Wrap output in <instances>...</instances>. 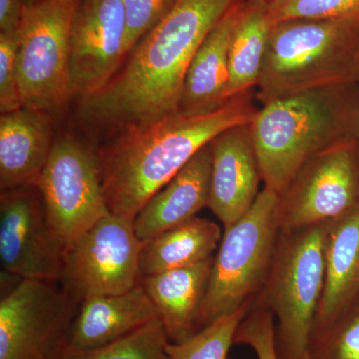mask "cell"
<instances>
[{"instance_id": "obj_1", "label": "cell", "mask_w": 359, "mask_h": 359, "mask_svg": "<svg viewBox=\"0 0 359 359\" xmlns=\"http://www.w3.org/2000/svg\"><path fill=\"white\" fill-rule=\"evenodd\" d=\"M243 0H179L103 88L77 101L80 124L104 140L178 112L187 70L215 26Z\"/></svg>"}, {"instance_id": "obj_2", "label": "cell", "mask_w": 359, "mask_h": 359, "mask_svg": "<svg viewBox=\"0 0 359 359\" xmlns=\"http://www.w3.org/2000/svg\"><path fill=\"white\" fill-rule=\"evenodd\" d=\"M254 91L210 114L175 112L106 139L95 151L111 214L134 221L198 151L224 130L249 123L257 110Z\"/></svg>"}, {"instance_id": "obj_3", "label": "cell", "mask_w": 359, "mask_h": 359, "mask_svg": "<svg viewBox=\"0 0 359 359\" xmlns=\"http://www.w3.org/2000/svg\"><path fill=\"white\" fill-rule=\"evenodd\" d=\"M250 126L264 187L280 195L309 161L359 138L358 82L264 104Z\"/></svg>"}, {"instance_id": "obj_4", "label": "cell", "mask_w": 359, "mask_h": 359, "mask_svg": "<svg viewBox=\"0 0 359 359\" xmlns=\"http://www.w3.org/2000/svg\"><path fill=\"white\" fill-rule=\"evenodd\" d=\"M359 21L292 18L273 25L255 93L262 105L359 79Z\"/></svg>"}, {"instance_id": "obj_5", "label": "cell", "mask_w": 359, "mask_h": 359, "mask_svg": "<svg viewBox=\"0 0 359 359\" xmlns=\"http://www.w3.org/2000/svg\"><path fill=\"white\" fill-rule=\"evenodd\" d=\"M328 223L280 231L275 257L252 306L275 316L280 359H311V340L325 273Z\"/></svg>"}, {"instance_id": "obj_6", "label": "cell", "mask_w": 359, "mask_h": 359, "mask_svg": "<svg viewBox=\"0 0 359 359\" xmlns=\"http://www.w3.org/2000/svg\"><path fill=\"white\" fill-rule=\"evenodd\" d=\"M278 194L264 187L249 212L224 229L214 257L198 330L254 304L263 289L280 233Z\"/></svg>"}, {"instance_id": "obj_7", "label": "cell", "mask_w": 359, "mask_h": 359, "mask_svg": "<svg viewBox=\"0 0 359 359\" xmlns=\"http://www.w3.org/2000/svg\"><path fill=\"white\" fill-rule=\"evenodd\" d=\"M77 0H43L25 7L18 32V77L22 107L54 115L72 100L70 25Z\"/></svg>"}, {"instance_id": "obj_8", "label": "cell", "mask_w": 359, "mask_h": 359, "mask_svg": "<svg viewBox=\"0 0 359 359\" xmlns=\"http://www.w3.org/2000/svg\"><path fill=\"white\" fill-rule=\"evenodd\" d=\"M79 304L59 282L20 280L0 301V359H65Z\"/></svg>"}, {"instance_id": "obj_9", "label": "cell", "mask_w": 359, "mask_h": 359, "mask_svg": "<svg viewBox=\"0 0 359 359\" xmlns=\"http://www.w3.org/2000/svg\"><path fill=\"white\" fill-rule=\"evenodd\" d=\"M54 235L65 249L110 214L95 149L76 137H57L36 186Z\"/></svg>"}, {"instance_id": "obj_10", "label": "cell", "mask_w": 359, "mask_h": 359, "mask_svg": "<svg viewBox=\"0 0 359 359\" xmlns=\"http://www.w3.org/2000/svg\"><path fill=\"white\" fill-rule=\"evenodd\" d=\"M141 247L134 221L110 212L68 245L59 283L79 304L128 292L140 283Z\"/></svg>"}, {"instance_id": "obj_11", "label": "cell", "mask_w": 359, "mask_h": 359, "mask_svg": "<svg viewBox=\"0 0 359 359\" xmlns=\"http://www.w3.org/2000/svg\"><path fill=\"white\" fill-rule=\"evenodd\" d=\"M280 231L330 223L359 208V138L309 161L278 195Z\"/></svg>"}, {"instance_id": "obj_12", "label": "cell", "mask_w": 359, "mask_h": 359, "mask_svg": "<svg viewBox=\"0 0 359 359\" xmlns=\"http://www.w3.org/2000/svg\"><path fill=\"white\" fill-rule=\"evenodd\" d=\"M65 255L37 187L1 191L0 261L4 273L20 280L59 282Z\"/></svg>"}, {"instance_id": "obj_13", "label": "cell", "mask_w": 359, "mask_h": 359, "mask_svg": "<svg viewBox=\"0 0 359 359\" xmlns=\"http://www.w3.org/2000/svg\"><path fill=\"white\" fill-rule=\"evenodd\" d=\"M126 11L121 0H77L70 25L72 99L103 88L126 57Z\"/></svg>"}, {"instance_id": "obj_14", "label": "cell", "mask_w": 359, "mask_h": 359, "mask_svg": "<svg viewBox=\"0 0 359 359\" xmlns=\"http://www.w3.org/2000/svg\"><path fill=\"white\" fill-rule=\"evenodd\" d=\"M249 123L224 130L211 142L209 207L226 229L256 202L263 182Z\"/></svg>"}, {"instance_id": "obj_15", "label": "cell", "mask_w": 359, "mask_h": 359, "mask_svg": "<svg viewBox=\"0 0 359 359\" xmlns=\"http://www.w3.org/2000/svg\"><path fill=\"white\" fill-rule=\"evenodd\" d=\"M53 115L21 107L0 116V190L36 186L55 143Z\"/></svg>"}, {"instance_id": "obj_16", "label": "cell", "mask_w": 359, "mask_h": 359, "mask_svg": "<svg viewBox=\"0 0 359 359\" xmlns=\"http://www.w3.org/2000/svg\"><path fill=\"white\" fill-rule=\"evenodd\" d=\"M211 142L198 151L138 212L134 219V230L141 243L185 223L196 217L201 210L209 207Z\"/></svg>"}, {"instance_id": "obj_17", "label": "cell", "mask_w": 359, "mask_h": 359, "mask_svg": "<svg viewBox=\"0 0 359 359\" xmlns=\"http://www.w3.org/2000/svg\"><path fill=\"white\" fill-rule=\"evenodd\" d=\"M158 318L152 301L137 285L118 294L84 299L71 328L70 351H86L122 339Z\"/></svg>"}, {"instance_id": "obj_18", "label": "cell", "mask_w": 359, "mask_h": 359, "mask_svg": "<svg viewBox=\"0 0 359 359\" xmlns=\"http://www.w3.org/2000/svg\"><path fill=\"white\" fill-rule=\"evenodd\" d=\"M214 257L186 268L141 276L170 342L183 341L198 332Z\"/></svg>"}, {"instance_id": "obj_19", "label": "cell", "mask_w": 359, "mask_h": 359, "mask_svg": "<svg viewBox=\"0 0 359 359\" xmlns=\"http://www.w3.org/2000/svg\"><path fill=\"white\" fill-rule=\"evenodd\" d=\"M358 297L359 208L328 223L325 287L313 334L330 327Z\"/></svg>"}, {"instance_id": "obj_20", "label": "cell", "mask_w": 359, "mask_h": 359, "mask_svg": "<svg viewBox=\"0 0 359 359\" xmlns=\"http://www.w3.org/2000/svg\"><path fill=\"white\" fill-rule=\"evenodd\" d=\"M240 4L215 26L191 61L180 101L181 114H210L231 100L228 96L229 50Z\"/></svg>"}, {"instance_id": "obj_21", "label": "cell", "mask_w": 359, "mask_h": 359, "mask_svg": "<svg viewBox=\"0 0 359 359\" xmlns=\"http://www.w3.org/2000/svg\"><path fill=\"white\" fill-rule=\"evenodd\" d=\"M222 238L218 224L194 217L142 243L141 276H154L204 262L215 256Z\"/></svg>"}, {"instance_id": "obj_22", "label": "cell", "mask_w": 359, "mask_h": 359, "mask_svg": "<svg viewBox=\"0 0 359 359\" xmlns=\"http://www.w3.org/2000/svg\"><path fill=\"white\" fill-rule=\"evenodd\" d=\"M273 25L269 18V2H241L229 50V98L256 89Z\"/></svg>"}, {"instance_id": "obj_23", "label": "cell", "mask_w": 359, "mask_h": 359, "mask_svg": "<svg viewBox=\"0 0 359 359\" xmlns=\"http://www.w3.org/2000/svg\"><path fill=\"white\" fill-rule=\"evenodd\" d=\"M252 304L219 318L196 334L180 342H169L170 359H228L236 332Z\"/></svg>"}, {"instance_id": "obj_24", "label": "cell", "mask_w": 359, "mask_h": 359, "mask_svg": "<svg viewBox=\"0 0 359 359\" xmlns=\"http://www.w3.org/2000/svg\"><path fill=\"white\" fill-rule=\"evenodd\" d=\"M164 327L156 318L136 332L105 346L69 351L65 359H170Z\"/></svg>"}, {"instance_id": "obj_25", "label": "cell", "mask_w": 359, "mask_h": 359, "mask_svg": "<svg viewBox=\"0 0 359 359\" xmlns=\"http://www.w3.org/2000/svg\"><path fill=\"white\" fill-rule=\"evenodd\" d=\"M311 359H359V297L325 330L313 334Z\"/></svg>"}, {"instance_id": "obj_26", "label": "cell", "mask_w": 359, "mask_h": 359, "mask_svg": "<svg viewBox=\"0 0 359 359\" xmlns=\"http://www.w3.org/2000/svg\"><path fill=\"white\" fill-rule=\"evenodd\" d=\"M269 11L273 23L292 18L359 21V0H275Z\"/></svg>"}, {"instance_id": "obj_27", "label": "cell", "mask_w": 359, "mask_h": 359, "mask_svg": "<svg viewBox=\"0 0 359 359\" xmlns=\"http://www.w3.org/2000/svg\"><path fill=\"white\" fill-rule=\"evenodd\" d=\"M233 344L250 347L257 359H280L276 347V320L268 309L252 306L236 332Z\"/></svg>"}, {"instance_id": "obj_28", "label": "cell", "mask_w": 359, "mask_h": 359, "mask_svg": "<svg viewBox=\"0 0 359 359\" xmlns=\"http://www.w3.org/2000/svg\"><path fill=\"white\" fill-rule=\"evenodd\" d=\"M126 11V52L129 53L135 45L160 21L164 20L179 0H121ZM127 56V55H126Z\"/></svg>"}, {"instance_id": "obj_29", "label": "cell", "mask_w": 359, "mask_h": 359, "mask_svg": "<svg viewBox=\"0 0 359 359\" xmlns=\"http://www.w3.org/2000/svg\"><path fill=\"white\" fill-rule=\"evenodd\" d=\"M18 33H0V112L22 107L18 77Z\"/></svg>"}, {"instance_id": "obj_30", "label": "cell", "mask_w": 359, "mask_h": 359, "mask_svg": "<svg viewBox=\"0 0 359 359\" xmlns=\"http://www.w3.org/2000/svg\"><path fill=\"white\" fill-rule=\"evenodd\" d=\"M25 9L22 0H0V33H18Z\"/></svg>"}, {"instance_id": "obj_31", "label": "cell", "mask_w": 359, "mask_h": 359, "mask_svg": "<svg viewBox=\"0 0 359 359\" xmlns=\"http://www.w3.org/2000/svg\"><path fill=\"white\" fill-rule=\"evenodd\" d=\"M22 1L25 7H32L35 6V4H40L43 0H22Z\"/></svg>"}, {"instance_id": "obj_32", "label": "cell", "mask_w": 359, "mask_h": 359, "mask_svg": "<svg viewBox=\"0 0 359 359\" xmlns=\"http://www.w3.org/2000/svg\"><path fill=\"white\" fill-rule=\"evenodd\" d=\"M263 1L269 2V4H271V2L275 1V0H263Z\"/></svg>"}, {"instance_id": "obj_33", "label": "cell", "mask_w": 359, "mask_h": 359, "mask_svg": "<svg viewBox=\"0 0 359 359\" xmlns=\"http://www.w3.org/2000/svg\"><path fill=\"white\" fill-rule=\"evenodd\" d=\"M358 61H359V56H358ZM358 84H359V79H358Z\"/></svg>"}]
</instances>
